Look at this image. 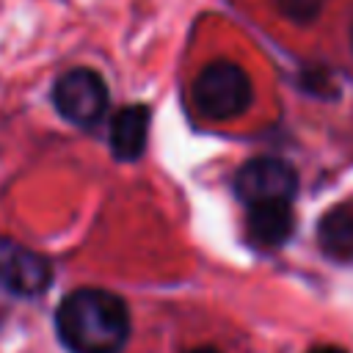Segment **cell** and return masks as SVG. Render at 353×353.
<instances>
[{"instance_id": "1", "label": "cell", "mask_w": 353, "mask_h": 353, "mask_svg": "<svg viewBox=\"0 0 353 353\" xmlns=\"http://www.w3.org/2000/svg\"><path fill=\"white\" fill-rule=\"evenodd\" d=\"M55 331L72 353H119L130 336V312L116 292L80 287L58 303Z\"/></svg>"}, {"instance_id": "2", "label": "cell", "mask_w": 353, "mask_h": 353, "mask_svg": "<svg viewBox=\"0 0 353 353\" xmlns=\"http://www.w3.org/2000/svg\"><path fill=\"white\" fill-rule=\"evenodd\" d=\"M254 99L251 77L234 61L207 63L193 83V102L204 119L229 121L248 110Z\"/></svg>"}, {"instance_id": "3", "label": "cell", "mask_w": 353, "mask_h": 353, "mask_svg": "<svg viewBox=\"0 0 353 353\" xmlns=\"http://www.w3.org/2000/svg\"><path fill=\"white\" fill-rule=\"evenodd\" d=\"M55 110L74 127H94L108 110L105 80L85 66L63 72L52 85Z\"/></svg>"}, {"instance_id": "4", "label": "cell", "mask_w": 353, "mask_h": 353, "mask_svg": "<svg viewBox=\"0 0 353 353\" xmlns=\"http://www.w3.org/2000/svg\"><path fill=\"white\" fill-rule=\"evenodd\" d=\"M298 190L295 168L281 157H254L234 174V193L245 207L254 204H292Z\"/></svg>"}, {"instance_id": "5", "label": "cell", "mask_w": 353, "mask_h": 353, "mask_svg": "<svg viewBox=\"0 0 353 353\" xmlns=\"http://www.w3.org/2000/svg\"><path fill=\"white\" fill-rule=\"evenodd\" d=\"M52 284V265L44 254L14 243L0 240V287L17 298H36Z\"/></svg>"}, {"instance_id": "6", "label": "cell", "mask_w": 353, "mask_h": 353, "mask_svg": "<svg viewBox=\"0 0 353 353\" xmlns=\"http://www.w3.org/2000/svg\"><path fill=\"white\" fill-rule=\"evenodd\" d=\"M292 204H254L245 215V234L256 248H279L292 237Z\"/></svg>"}, {"instance_id": "7", "label": "cell", "mask_w": 353, "mask_h": 353, "mask_svg": "<svg viewBox=\"0 0 353 353\" xmlns=\"http://www.w3.org/2000/svg\"><path fill=\"white\" fill-rule=\"evenodd\" d=\"M149 108L127 105L110 121V149L119 160H138L149 138Z\"/></svg>"}, {"instance_id": "8", "label": "cell", "mask_w": 353, "mask_h": 353, "mask_svg": "<svg viewBox=\"0 0 353 353\" xmlns=\"http://www.w3.org/2000/svg\"><path fill=\"white\" fill-rule=\"evenodd\" d=\"M320 251L334 262H353V201L331 207L317 223Z\"/></svg>"}, {"instance_id": "9", "label": "cell", "mask_w": 353, "mask_h": 353, "mask_svg": "<svg viewBox=\"0 0 353 353\" xmlns=\"http://www.w3.org/2000/svg\"><path fill=\"white\" fill-rule=\"evenodd\" d=\"M279 8L287 19L306 25V22L317 19V14L323 11V0H279Z\"/></svg>"}, {"instance_id": "10", "label": "cell", "mask_w": 353, "mask_h": 353, "mask_svg": "<svg viewBox=\"0 0 353 353\" xmlns=\"http://www.w3.org/2000/svg\"><path fill=\"white\" fill-rule=\"evenodd\" d=\"M306 353H347V350H342V347H336V345H317V347H312V350H306Z\"/></svg>"}, {"instance_id": "11", "label": "cell", "mask_w": 353, "mask_h": 353, "mask_svg": "<svg viewBox=\"0 0 353 353\" xmlns=\"http://www.w3.org/2000/svg\"><path fill=\"white\" fill-rule=\"evenodd\" d=\"M188 353H221L218 347H193V350H188Z\"/></svg>"}, {"instance_id": "12", "label": "cell", "mask_w": 353, "mask_h": 353, "mask_svg": "<svg viewBox=\"0 0 353 353\" xmlns=\"http://www.w3.org/2000/svg\"><path fill=\"white\" fill-rule=\"evenodd\" d=\"M350 41H353V30H350Z\"/></svg>"}]
</instances>
